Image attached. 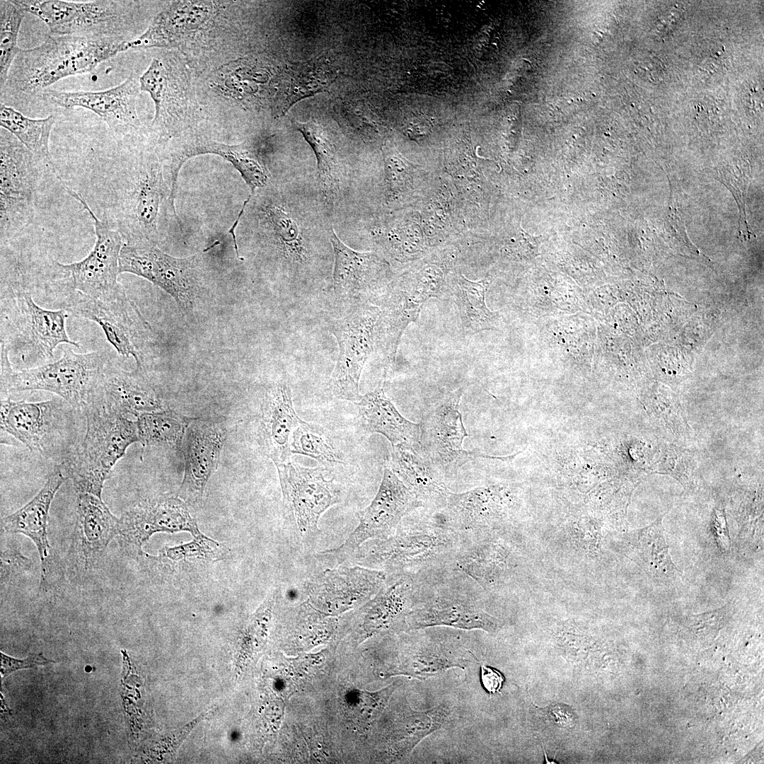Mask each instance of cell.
I'll use <instances>...</instances> for the list:
<instances>
[{"label":"cell","instance_id":"obj_1","mask_svg":"<svg viewBox=\"0 0 764 764\" xmlns=\"http://www.w3.org/2000/svg\"><path fill=\"white\" fill-rule=\"evenodd\" d=\"M1 281L0 343L8 349L13 366L24 369L52 361L61 344L81 347L68 335L66 310L38 305L20 277L1 276Z\"/></svg>","mask_w":764,"mask_h":764},{"label":"cell","instance_id":"obj_2","mask_svg":"<svg viewBox=\"0 0 764 764\" xmlns=\"http://www.w3.org/2000/svg\"><path fill=\"white\" fill-rule=\"evenodd\" d=\"M127 40L49 35L40 45L21 49L10 69L4 92L33 96L71 76L91 72L127 50Z\"/></svg>","mask_w":764,"mask_h":764},{"label":"cell","instance_id":"obj_3","mask_svg":"<svg viewBox=\"0 0 764 764\" xmlns=\"http://www.w3.org/2000/svg\"><path fill=\"white\" fill-rule=\"evenodd\" d=\"M460 535L434 514L417 523L403 520L383 538L369 540L354 555L357 565L387 574H424L453 565Z\"/></svg>","mask_w":764,"mask_h":764},{"label":"cell","instance_id":"obj_4","mask_svg":"<svg viewBox=\"0 0 764 764\" xmlns=\"http://www.w3.org/2000/svg\"><path fill=\"white\" fill-rule=\"evenodd\" d=\"M110 360L109 353L104 350L78 353L66 349L52 361L16 369L8 349L0 343L1 397L16 392L45 390L82 412L92 401Z\"/></svg>","mask_w":764,"mask_h":764},{"label":"cell","instance_id":"obj_5","mask_svg":"<svg viewBox=\"0 0 764 764\" xmlns=\"http://www.w3.org/2000/svg\"><path fill=\"white\" fill-rule=\"evenodd\" d=\"M86 429L81 441L57 465L76 493L102 498L104 483L132 444L139 442L137 422L89 405L82 410Z\"/></svg>","mask_w":764,"mask_h":764},{"label":"cell","instance_id":"obj_6","mask_svg":"<svg viewBox=\"0 0 764 764\" xmlns=\"http://www.w3.org/2000/svg\"><path fill=\"white\" fill-rule=\"evenodd\" d=\"M66 192L79 202L93 222L96 241L82 260L71 263L54 261L52 277L45 289L56 301L69 294L112 300L125 292L118 282L119 258L124 245L121 233L106 220L97 217L84 198L68 187Z\"/></svg>","mask_w":764,"mask_h":764},{"label":"cell","instance_id":"obj_7","mask_svg":"<svg viewBox=\"0 0 764 764\" xmlns=\"http://www.w3.org/2000/svg\"><path fill=\"white\" fill-rule=\"evenodd\" d=\"M79 412L58 396L39 402L1 397V430L31 452L47 459L59 458L61 463L76 446L75 419Z\"/></svg>","mask_w":764,"mask_h":764},{"label":"cell","instance_id":"obj_8","mask_svg":"<svg viewBox=\"0 0 764 764\" xmlns=\"http://www.w3.org/2000/svg\"><path fill=\"white\" fill-rule=\"evenodd\" d=\"M277 467L282 494L283 515L296 549L311 552L319 536L318 521L341 501V491L328 468L303 467L291 460Z\"/></svg>","mask_w":764,"mask_h":764},{"label":"cell","instance_id":"obj_9","mask_svg":"<svg viewBox=\"0 0 764 764\" xmlns=\"http://www.w3.org/2000/svg\"><path fill=\"white\" fill-rule=\"evenodd\" d=\"M44 22L50 34L122 39L129 19L128 1L96 0H14Z\"/></svg>","mask_w":764,"mask_h":764},{"label":"cell","instance_id":"obj_10","mask_svg":"<svg viewBox=\"0 0 764 764\" xmlns=\"http://www.w3.org/2000/svg\"><path fill=\"white\" fill-rule=\"evenodd\" d=\"M436 572L424 577L417 603L405 618L407 630L447 626L494 632L498 629L499 621L478 605L463 580L459 582L456 577L454 582L441 581Z\"/></svg>","mask_w":764,"mask_h":764},{"label":"cell","instance_id":"obj_11","mask_svg":"<svg viewBox=\"0 0 764 764\" xmlns=\"http://www.w3.org/2000/svg\"><path fill=\"white\" fill-rule=\"evenodd\" d=\"M420 508L410 490L388 467L369 505L358 512L359 523L340 546L318 552V560L330 567L342 565L366 542L392 533L401 521Z\"/></svg>","mask_w":764,"mask_h":764},{"label":"cell","instance_id":"obj_12","mask_svg":"<svg viewBox=\"0 0 764 764\" xmlns=\"http://www.w3.org/2000/svg\"><path fill=\"white\" fill-rule=\"evenodd\" d=\"M379 308L369 302L350 307L345 316L333 319L329 329L338 345V357L329 381L337 399L358 402L363 369L374 350V328Z\"/></svg>","mask_w":764,"mask_h":764},{"label":"cell","instance_id":"obj_13","mask_svg":"<svg viewBox=\"0 0 764 764\" xmlns=\"http://www.w3.org/2000/svg\"><path fill=\"white\" fill-rule=\"evenodd\" d=\"M57 302L69 314L96 323L120 356H132L137 368H146L144 354L152 330L126 293L112 300L69 294Z\"/></svg>","mask_w":764,"mask_h":764},{"label":"cell","instance_id":"obj_14","mask_svg":"<svg viewBox=\"0 0 764 764\" xmlns=\"http://www.w3.org/2000/svg\"><path fill=\"white\" fill-rule=\"evenodd\" d=\"M37 159L13 134L1 129V235L17 230L34 215L37 187Z\"/></svg>","mask_w":764,"mask_h":764},{"label":"cell","instance_id":"obj_15","mask_svg":"<svg viewBox=\"0 0 764 764\" xmlns=\"http://www.w3.org/2000/svg\"><path fill=\"white\" fill-rule=\"evenodd\" d=\"M463 388L449 393L432 405L419 422V451L444 477L456 473L465 463L487 456L466 451L464 439L469 436L459 405Z\"/></svg>","mask_w":764,"mask_h":764},{"label":"cell","instance_id":"obj_16","mask_svg":"<svg viewBox=\"0 0 764 764\" xmlns=\"http://www.w3.org/2000/svg\"><path fill=\"white\" fill-rule=\"evenodd\" d=\"M119 270L143 277L170 294L183 310L192 307L197 278L195 257L178 258L160 250L155 243L137 241L124 244Z\"/></svg>","mask_w":764,"mask_h":764},{"label":"cell","instance_id":"obj_17","mask_svg":"<svg viewBox=\"0 0 764 764\" xmlns=\"http://www.w3.org/2000/svg\"><path fill=\"white\" fill-rule=\"evenodd\" d=\"M330 241L334 257L333 293L350 307L365 302L375 305L392 281L389 264L374 253L350 248L332 227Z\"/></svg>","mask_w":764,"mask_h":764},{"label":"cell","instance_id":"obj_18","mask_svg":"<svg viewBox=\"0 0 764 764\" xmlns=\"http://www.w3.org/2000/svg\"><path fill=\"white\" fill-rule=\"evenodd\" d=\"M387 574L359 565L328 568L306 585L308 602L328 613L362 606L383 586Z\"/></svg>","mask_w":764,"mask_h":764},{"label":"cell","instance_id":"obj_19","mask_svg":"<svg viewBox=\"0 0 764 764\" xmlns=\"http://www.w3.org/2000/svg\"><path fill=\"white\" fill-rule=\"evenodd\" d=\"M226 435L224 425L219 422L188 420L180 442L185 468L178 496L183 500L192 504L202 500L206 485L218 467Z\"/></svg>","mask_w":764,"mask_h":764},{"label":"cell","instance_id":"obj_20","mask_svg":"<svg viewBox=\"0 0 764 764\" xmlns=\"http://www.w3.org/2000/svg\"><path fill=\"white\" fill-rule=\"evenodd\" d=\"M139 82L132 76L112 88L98 91H60L46 89L45 102L66 110L87 109L100 117L115 132L124 133L139 125L137 99Z\"/></svg>","mask_w":764,"mask_h":764},{"label":"cell","instance_id":"obj_21","mask_svg":"<svg viewBox=\"0 0 764 764\" xmlns=\"http://www.w3.org/2000/svg\"><path fill=\"white\" fill-rule=\"evenodd\" d=\"M180 531L191 532L195 539L205 537L184 500L176 497L161 496L142 500L120 518L119 536L122 543L138 553L154 533Z\"/></svg>","mask_w":764,"mask_h":764},{"label":"cell","instance_id":"obj_22","mask_svg":"<svg viewBox=\"0 0 764 764\" xmlns=\"http://www.w3.org/2000/svg\"><path fill=\"white\" fill-rule=\"evenodd\" d=\"M88 405L127 417L128 415L137 417L144 413L166 409L146 369L136 367L128 371L112 360L106 366L96 395Z\"/></svg>","mask_w":764,"mask_h":764},{"label":"cell","instance_id":"obj_23","mask_svg":"<svg viewBox=\"0 0 764 764\" xmlns=\"http://www.w3.org/2000/svg\"><path fill=\"white\" fill-rule=\"evenodd\" d=\"M511 500L509 489L498 485L451 491L445 507L434 513L459 535L486 531L508 518Z\"/></svg>","mask_w":764,"mask_h":764},{"label":"cell","instance_id":"obj_24","mask_svg":"<svg viewBox=\"0 0 764 764\" xmlns=\"http://www.w3.org/2000/svg\"><path fill=\"white\" fill-rule=\"evenodd\" d=\"M422 581V575L387 574L383 586L359 610L360 638H368L399 623L405 625L407 614L418 601Z\"/></svg>","mask_w":764,"mask_h":764},{"label":"cell","instance_id":"obj_25","mask_svg":"<svg viewBox=\"0 0 764 764\" xmlns=\"http://www.w3.org/2000/svg\"><path fill=\"white\" fill-rule=\"evenodd\" d=\"M424 303L398 279L390 282L376 302L380 314L374 328V349L384 361L386 369L395 361L404 331L417 320Z\"/></svg>","mask_w":764,"mask_h":764},{"label":"cell","instance_id":"obj_26","mask_svg":"<svg viewBox=\"0 0 764 764\" xmlns=\"http://www.w3.org/2000/svg\"><path fill=\"white\" fill-rule=\"evenodd\" d=\"M302 421L295 411L289 386L282 380L274 383L262 400L260 439L276 466L290 461L291 436Z\"/></svg>","mask_w":764,"mask_h":764},{"label":"cell","instance_id":"obj_27","mask_svg":"<svg viewBox=\"0 0 764 764\" xmlns=\"http://www.w3.org/2000/svg\"><path fill=\"white\" fill-rule=\"evenodd\" d=\"M407 444L392 446L390 468L410 490L419 507L438 511L451 492L444 476L417 450Z\"/></svg>","mask_w":764,"mask_h":764},{"label":"cell","instance_id":"obj_28","mask_svg":"<svg viewBox=\"0 0 764 764\" xmlns=\"http://www.w3.org/2000/svg\"><path fill=\"white\" fill-rule=\"evenodd\" d=\"M67 479L64 472L57 467L30 501L1 519V528L4 532L23 534L35 545L41 563V586L45 581L50 563V546L47 532L50 509L56 493Z\"/></svg>","mask_w":764,"mask_h":764},{"label":"cell","instance_id":"obj_29","mask_svg":"<svg viewBox=\"0 0 764 764\" xmlns=\"http://www.w3.org/2000/svg\"><path fill=\"white\" fill-rule=\"evenodd\" d=\"M76 546L86 567L100 556L120 533V519L103 502L88 493H76Z\"/></svg>","mask_w":764,"mask_h":764},{"label":"cell","instance_id":"obj_30","mask_svg":"<svg viewBox=\"0 0 764 764\" xmlns=\"http://www.w3.org/2000/svg\"><path fill=\"white\" fill-rule=\"evenodd\" d=\"M354 404L360 426L366 433L381 434L392 446L407 444L419 448V424L400 413L386 395L383 384L361 395Z\"/></svg>","mask_w":764,"mask_h":764},{"label":"cell","instance_id":"obj_31","mask_svg":"<svg viewBox=\"0 0 764 764\" xmlns=\"http://www.w3.org/2000/svg\"><path fill=\"white\" fill-rule=\"evenodd\" d=\"M164 189L163 173L159 168L154 166L140 173L125 207V222L131 235L129 243H154Z\"/></svg>","mask_w":764,"mask_h":764},{"label":"cell","instance_id":"obj_32","mask_svg":"<svg viewBox=\"0 0 764 764\" xmlns=\"http://www.w3.org/2000/svg\"><path fill=\"white\" fill-rule=\"evenodd\" d=\"M266 217L270 224L278 251L292 281H305L316 262V252L294 214L280 205H268Z\"/></svg>","mask_w":764,"mask_h":764},{"label":"cell","instance_id":"obj_33","mask_svg":"<svg viewBox=\"0 0 764 764\" xmlns=\"http://www.w3.org/2000/svg\"><path fill=\"white\" fill-rule=\"evenodd\" d=\"M332 74L323 58L286 65L279 75L274 115L282 116L299 100L324 91L330 84Z\"/></svg>","mask_w":764,"mask_h":764},{"label":"cell","instance_id":"obj_34","mask_svg":"<svg viewBox=\"0 0 764 764\" xmlns=\"http://www.w3.org/2000/svg\"><path fill=\"white\" fill-rule=\"evenodd\" d=\"M643 405L654 428L666 440L683 446L692 442L693 430L685 409L671 390L653 384L644 395Z\"/></svg>","mask_w":764,"mask_h":764},{"label":"cell","instance_id":"obj_35","mask_svg":"<svg viewBox=\"0 0 764 764\" xmlns=\"http://www.w3.org/2000/svg\"><path fill=\"white\" fill-rule=\"evenodd\" d=\"M659 516L649 526L635 531L632 545L638 564L655 580L668 582L676 579L681 572L674 564L666 543L663 519Z\"/></svg>","mask_w":764,"mask_h":764},{"label":"cell","instance_id":"obj_36","mask_svg":"<svg viewBox=\"0 0 764 764\" xmlns=\"http://www.w3.org/2000/svg\"><path fill=\"white\" fill-rule=\"evenodd\" d=\"M488 286L486 280L471 281L462 273H456L448 279V293L458 307L465 333L472 335L494 326L495 313L485 303Z\"/></svg>","mask_w":764,"mask_h":764},{"label":"cell","instance_id":"obj_37","mask_svg":"<svg viewBox=\"0 0 764 764\" xmlns=\"http://www.w3.org/2000/svg\"><path fill=\"white\" fill-rule=\"evenodd\" d=\"M731 511L739 528L738 542L744 548L763 544V482L739 485L731 497Z\"/></svg>","mask_w":764,"mask_h":764},{"label":"cell","instance_id":"obj_38","mask_svg":"<svg viewBox=\"0 0 764 764\" xmlns=\"http://www.w3.org/2000/svg\"><path fill=\"white\" fill-rule=\"evenodd\" d=\"M202 154H214L229 161L241 173L253 195L256 188L264 187L269 175L256 155L244 144L226 145L212 141L198 140L185 148L177 161L175 173L189 158Z\"/></svg>","mask_w":764,"mask_h":764},{"label":"cell","instance_id":"obj_39","mask_svg":"<svg viewBox=\"0 0 764 764\" xmlns=\"http://www.w3.org/2000/svg\"><path fill=\"white\" fill-rule=\"evenodd\" d=\"M700 451L666 441H658L650 474L668 475L687 493H694L702 483Z\"/></svg>","mask_w":764,"mask_h":764},{"label":"cell","instance_id":"obj_40","mask_svg":"<svg viewBox=\"0 0 764 764\" xmlns=\"http://www.w3.org/2000/svg\"><path fill=\"white\" fill-rule=\"evenodd\" d=\"M54 123L52 115L33 119L1 103V127L13 134L39 160L50 161V138Z\"/></svg>","mask_w":764,"mask_h":764},{"label":"cell","instance_id":"obj_41","mask_svg":"<svg viewBox=\"0 0 764 764\" xmlns=\"http://www.w3.org/2000/svg\"><path fill=\"white\" fill-rule=\"evenodd\" d=\"M294 124L315 153L322 192L326 201L332 203L340 190L341 177L335 147L325 129L314 121Z\"/></svg>","mask_w":764,"mask_h":764},{"label":"cell","instance_id":"obj_42","mask_svg":"<svg viewBox=\"0 0 764 764\" xmlns=\"http://www.w3.org/2000/svg\"><path fill=\"white\" fill-rule=\"evenodd\" d=\"M449 715V709L443 705L424 711L408 710L395 735L398 755L401 757L409 755L425 737L441 729Z\"/></svg>","mask_w":764,"mask_h":764},{"label":"cell","instance_id":"obj_43","mask_svg":"<svg viewBox=\"0 0 764 764\" xmlns=\"http://www.w3.org/2000/svg\"><path fill=\"white\" fill-rule=\"evenodd\" d=\"M291 451L313 458L326 468L343 463L342 453L328 432L318 424L304 421L292 434Z\"/></svg>","mask_w":764,"mask_h":764},{"label":"cell","instance_id":"obj_44","mask_svg":"<svg viewBox=\"0 0 764 764\" xmlns=\"http://www.w3.org/2000/svg\"><path fill=\"white\" fill-rule=\"evenodd\" d=\"M446 644L429 643L412 649L401 673L417 678L434 676L453 667L465 668L467 661Z\"/></svg>","mask_w":764,"mask_h":764},{"label":"cell","instance_id":"obj_45","mask_svg":"<svg viewBox=\"0 0 764 764\" xmlns=\"http://www.w3.org/2000/svg\"><path fill=\"white\" fill-rule=\"evenodd\" d=\"M139 443L143 446L181 442L188 420L166 409L137 417Z\"/></svg>","mask_w":764,"mask_h":764},{"label":"cell","instance_id":"obj_46","mask_svg":"<svg viewBox=\"0 0 764 764\" xmlns=\"http://www.w3.org/2000/svg\"><path fill=\"white\" fill-rule=\"evenodd\" d=\"M140 91L149 93L155 105L152 127L157 130L168 129L170 123L172 102L171 79L163 62L154 58L139 79Z\"/></svg>","mask_w":764,"mask_h":764},{"label":"cell","instance_id":"obj_47","mask_svg":"<svg viewBox=\"0 0 764 764\" xmlns=\"http://www.w3.org/2000/svg\"><path fill=\"white\" fill-rule=\"evenodd\" d=\"M26 13L14 0L0 1L1 91L6 85L13 62L21 50L18 46V36Z\"/></svg>","mask_w":764,"mask_h":764},{"label":"cell","instance_id":"obj_48","mask_svg":"<svg viewBox=\"0 0 764 764\" xmlns=\"http://www.w3.org/2000/svg\"><path fill=\"white\" fill-rule=\"evenodd\" d=\"M277 590L269 595L248 623L241 638L239 661L244 663L265 642L277 597Z\"/></svg>","mask_w":764,"mask_h":764},{"label":"cell","instance_id":"obj_49","mask_svg":"<svg viewBox=\"0 0 764 764\" xmlns=\"http://www.w3.org/2000/svg\"><path fill=\"white\" fill-rule=\"evenodd\" d=\"M395 687L390 685L376 692L358 691L352 712L357 724L362 728L369 727L386 707Z\"/></svg>","mask_w":764,"mask_h":764},{"label":"cell","instance_id":"obj_50","mask_svg":"<svg viewBox=\"0 0 764 764\" xmlns=\"http://www.w3.org/2000/svg\"><path fill=\"white\" fill-rule=\"evenodd\" d=\"M384 164L390 195L398 196L407 189L414 173L409 163L387 148H385Z\"/></svg>","mask_w":764,"mask_h":764},{"label":"cell","instance_id":"obj_51","mask_svg":"<svg viewBox=\"0 0 764 764\" xmlns=\"http://www.w3.org/2000/svg\"><path fill=\"white\" fill-rule=\"evenodd\" d=\"M710 536L717 549L723 555H728L731 549V540L727 523L725 505L717 501L712 507L709 523Z\"/></svg>","mask_w":764,"mask_h":764},{"label":"cell","instance_id":"obj_52","mask_svg":"<svg viewBox=\"0 0 764 764\" xmlns=\"http://www.w3.org/2000/svg\"><path fill=\"white\" fill-rule=\"evenodd\" d=\"M727 613V606L708 613L691 615L687 619V627L693 635L712 638L722 627Z\"/></svg>","mask_w":764,"mask_h":764},{"label":"cell","instance_id":"obj_53","mask_svg":"<svg viewBox=\"0 0 764 764\" xmlns=\"http://www.w3.org/2000/svg\"><path fill=\"white\" fill-rule=\"evenodd\" d=\"M30 565V560L19 550L8 548L1 554V579L5 580L21 571L26 570Z\"/></svg>","mask_w":764,"mask_h":764},{"label":"cell","instance_id":"obj_54","mask_svg":"<svg viewBox=\"0 0 764 764\" xmlns=\"http://www.w3.org/2000/svg\"><path fill=\"white\" fill-rule=\"evenodd\" d=\"M1 658V674L2 678L7 676L11 673L23 668H30L37 666L46 665L55 663L54 661L48 659L40 654H32L24 659H17L0 653Z\"/></svg>","mask_w":764,"mask_h":764},{"label":"cell","instance_id":"obj_55","mask_svg":"<svg viewBox=\"0 0 764 764\" xmlns=\"http://www.w3.org/2000/svg\"><path fill=\"white\" fill-rule=\"evenodd\" d=\"M216 545L218 543L204 537L202 539H195V541L185 545L168 548L166 551V555L172 560L189 555L208 556L209 554L213 553L212 546Z\"/></svg>","mask_w":764,"mask_h":764},{"label":"cell","instance_id":"obj_56","mask_svg":"<svg viewBox=\"0 0 764 764\" xmlns=\"http://www.w3.org/2000/svg\"><path fill=\"white\" fill-rule=\"evenodd\" d=\"M480 679L482 686L490 694L499 692L504 681L500 671L485 664L480 666Z\"/></svg>","mask_w":764,"mask_h":764},{"label":"cell","instance_id":"obj_57","mask_svg":"<svg viewBox=\"0 0 764 764\" xmlns=\"http://www.w3.org/2000/svg\"><path fill=\"white\" fill-rule=\"evenodd\" d=\"M251 196H252V195L250 194L249 195V197L247 198V199H245L244 201L243 207H242V208H241V211H240V212H239L235 222L233 223V226L230 228V229L228 231V233L232 234V238H233V244H234V248H235V250H236V255H237V257L238 259H240V260H243V259L239 255L238 245H237V243H236V236H235V231H236V226H237V225L238 224V221H240L241 217L243 214L245 206L248 204V202H249Z\"/></svg>","mask_w":764,"mask_h":764}]
</instances>
